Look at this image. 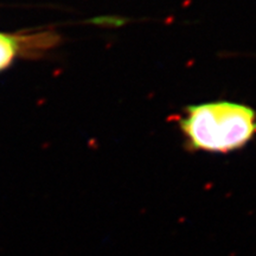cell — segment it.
I'll list each match as a JSON object with an SVG mask.
<instances>
[{
	"label": "cell",
	"mask_w": 256,
	"mask_h": 256,
	"mask_svg": "<svg viewBox=\"0 0 256 256\" xmlns=\"http://www.w3.org/2000/svg\"><path fill=\"white\" fill-rule=\"evenodd\" d=\"M178 124L191 152L230 153L256 136V112L230 101L188 106Z\"/></svg>",
	"instance_id": "obj_1"
},
{
	"label": "cell",
	"mask_w": 256,
	"mask_h": 256,
	"mask_svg": "<svg viewBox=\"0 0 256 256\" xmlns=\"http://www.w3.org/2000/svg\"><path fill=\"white\" fill-rule=\"evenodd\" d=\"M20 42L22 40H19V37L0 32V72L14 62L20 51Z\"/></svg>",
	"instance_id": "obj_2"
}]
</instances>
